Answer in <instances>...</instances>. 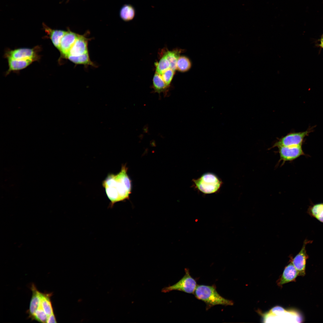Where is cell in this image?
<instances>
[{"label":"cell","instance_id":"cell-1","mask_svg":"<svg viewBox=\"0 0 323 323\" xmlns=\"http://www.w3.org/2000/svg\"><path fill=\"white\" fill-rule=\"evenodd\" d=\"M127 171L126 165H123L118 173L109 174L102 182V186L110 201L109 206L111 208L116 202L129 198L132 184Z\"/></svg>","mask_w":323,"mask_h":323},{"label":"cell","instance_id":"cell-2","mask_svg":"<svg viewBox=\"0 0 323 323\" xmlns=\"http://www.w3.org/2000/svg\"><path fill=\"white\" fill-rule=\"evenodd\" d=\"M194 294L197 299L205 303L206 310L216 305L227 306L234 304L232 301L220 295L217 291L215 285H197Z\"/></svg>","mask_w":323,"mask_h":323},{"label":"cell","instance_id":"cell-3","mask_svg":"<svg viewBox=\"0 0 323 323\" xmlns=\"http://www.w3.org/2000/svg\"><path fill=\"white\" fill-rule=\"evenodd\" d=\"M193 181L196 188L205 194H212L217 191L222 184L217 177L211 173H205Z\"/></svg>","mask_w":323,"mask_h":323},{"label":"cell","instance_id":"cell-4","mask_svg":"<svg viewBox=\"0 0 323 323\" xmlns=\"http://www.w3.org/2000/svg\"><path fill=\"white\" fill-rule=\"evenodd\" d=\"M185 274L181 279L173 285L164 288L162 292L166 293L173 290H177L194 294L197 286L196 282L191 275L188 269L185 268Z\"/></svg>","mask_w":323,"mask_h":323},{"label":"cell","instance_id":"cell-5","mask_svg":"<svg viewBox=\"0 0 323 323\" xmlns=\"http://www.w3.org/2000/svg\"><path fill=\"white\" fill-rule=\"evenodd\" d=\"M40 48L38 46L32 49L19 48L13 50H9L7 51L4 56L7 59L30 60L34 62L38 60L40 58L38 54Z\"/></svg>","mask_w":323,"mask_h":323},{"label":"cell","instance_id":"cell-6","mask_svg":"<svg viewBox=\"0 0 323 323\" xmlns=\"http://www.w3.org/2000/svg\"><path fill=\"white\" fill-rule=\"evenodd\" d=\"M309 130L289 133L279 139L271 148L281 146H301L304 138L309 134Z\"/></svg>","mask_w":323,"mask_h":323},{"label":"cell","instance_id":"cell-7","mask_svg":"<svg viewBox=\"0 0 323 323\" xmlns=\"http://www.w3.org/2000/svg\"><path fill=\"white\" fill-rule=\"evenodd\" d=\"M312 242V240H305L300 251L292 260V262L298 271L299 276H304L305 275L306 261L309 257L306 246L307 244Z\"/></svg>","mask_w":323,"mask_h":323},{"label":"cell","instance_id":"cell-8","mask_svg":"<svg viewBox=\"0 0 323 323\" xmlns=\"http://www.w3.org/2000/svg\"><path fill=\"white\" fill-rule=\"evenodd\" d=\"M280 156L279 161L284 163L293 161L304 154L301 146H281L278 147Z\"/></svg>","mask_w":323,"mask_h":323},{"label":"cell","instance_id":"cell-9","mask_svg":"<svg viewBox=\"0 0 323 323\" xmlns=\"http://www.w3.org/2000/svg\"><path fill=\"white\" fill-rule=\"evenodd\" d=\"M79 34L68 29L63 37L60 44L59 51L60 59H66L69 51L77 38Z\"/></svg>","mask_w":323,"mask_h":323},{"label":"cell","instance_id":"cell-10","mask_svg":"<svg viewBox=\"0 0 323 323\" xmlns=\"http://www.w3.org/2000/svg\"><path fill=\"white\" fill-rule=\"evenodd\" d=\"M90 40L84 34H79L70 50L67 57L69 55H78L89 52L88 46L89 41Z\"/></svg>","mask_w":323,"mask_h":323},{"label":"cell","instance_id":"cell-11","mask_svg":"<svg viewBox=\"0 0 323 323\" xmlns=\"http://www.w3.org/2000/svg\"><path fill=\"white\" fill-rule=\"evenodd\" d=\"M298 275V271L291 262L285 267L278 284L280 286L294 281Z\"/></svg>","mask_w":323,"mask_h":323},{"label":"cell","instance_id":"cell-12","mask_svg":"<svg viewBox=\"0 0 323 323\" xmlns=\"http://www.w3.org/2000/svg\"><path fill=\"white\" fill-rule=\"evenodd\" d=\"M43 27L45 31L51 39L53 45L59 50L61 39L66 31L52 29L44 24H43Z\"/></svg>","mask_w":323,"mask_h":323},{"label":"cell","instance_id":"cell-13","mask_svg":"<svg viewBox=\"0 0 323 323\" xmlns=\"http://www.w3.org/2000/svg\"><path fill=\"white\" fill-rule=\"evenodd\" d=\"M31 290L32 294L28 312L30 317L32 319L41 304V292L37 290L33 284L32 285Z\"/></svg>","mask_w":323,"mask_h":323},{"label":"cell","instance_id":"cell-14","mask_svg":"<svg viewBox=\"0 0 323 323\" xmlns=\"http://www.w3.org/2000/svg\"><path fill=\"white\" fill-rule=\"evenodd\" d=\"M153 88L155 92L160 94L163 93L165 96L167 95L169 87L163 80L161 75L156 72L153 80Z\"/></svg>","mask_w":323,"mask_h":323},{"label":"cell","instance_id":"cell-15","mask_svg":"<svg viewBox=\"0 0 323 323\" xmlns=\"http://www.w3.org/2000/svg\"><path fill=\"white\" fill-rule=\"evenodd\" d=\"M7 59L9 68L6 72V75L12 71H19L25 68L33 62L30 60H18L10 58Z\"/></svg>","mask_w":323,"mask_h":323},{"label":"cell","instance_id":"cell-16","mask_svg":"<svg viewBox=\"0 0 323 323\" xmlns=\"http://www.w3.org/2000/svg\"><path fill=\"white\" fill-rule=\"evenodd\" d=\"M67 59L76 65H83L86 67L91 65L96 67V65L90 58L89 53L76 56H68Z\"/></svg>","mask_w":323,"mask_h":323},{"label":"cell","instance_id":"cell-17","mask_svg":"<svg viewBox=\"0 0 323 323\" xmlns=\"http://www.w3.org/2000/svg\"><path fill=\"white\" fill-rule=\"evenodd\" d=\"M135 10L134 7L131 4L124 5L120 11V16L121 19L125 22H129L132 20L135 15Z\"/></svg>","mask_w":323,"mask_h":323},{"label":"cell","instance_id":"cell-18","mask_svg":"<svg viewBox=\"0 0 323 323\" xmlns=\"http://www.w3.org/2000/svg\"><path fill=\"white\" fill-rule=\"evenodd\" d=\"M307 213L311 217L323 223V202L310 206Z\"/></svg>","mask_w":323,"mask_h":323},{"label":"cell","instance_id":"cell-19","mask_svg":"<svg viewBox=\"0 0 323 323\" xmlns=\"http://www.w3.org/2000/svg\"><path fill=\"white\" fill-rule=\"evenodd\" d=\"M52 295V293H41V305L48 316L54 313L50 298Z\"/></svg>","mask_w":323,"mask_h":323},{"label":"cell","instance_id":"cell-20","mask_svg":"<svg viewBox=\"0 0 323 323\" xmlns=\"http://www.w3.org/2000/svg\"><path fill=\"white\" fill-rule=\"evenodd\" d=\"M181 52V50L175 49L172 51H167L163 54L169 61L170 68L175 71L176 69L177 61Z\"/></svg>","mask_w":323,"mask_h":323},{"label":"cell","instance_id":"cell-21","mask_svg":"<svg viewBox=\"0 0 323 323\" xmlns=\"http://www.w3.org/2000/svg\"><path fill=\"white\" fill-rule=\"evenodd\" d=\"M191 63L189 59L185 56H179L178 59L176 69L181 72L188 71L191 68Z\"/></svg>","mask_w":323,"mask_h":323},{"label":"cell","instance_id":"cell-22","mask_svg":"<svg viewBox=\"0 0 323 323\" xmlns=\"http://www.w3.org/2000/svg\"><path fill=\"white\" fill-rule=\"evenodd\" d=\"M156 73L161 75L167 70L170 68V63L166 57L163 55L159 61L155 64Z\"/></svg>","mask_w":323,"mask_h":323},{"label":"cell","instance_id":"cell-23","mask_svg":"<svg viewBox=\"0 0 323 323\" xmlns=\"http://www.w3.org/2000/svg\"><path fill=\"white\" fill-rule=\"evenodd\" d=\"M48 317L43 310L40 304L32 319L40 322L45 323L46 322Z\"/></svg>","mask_w":323,"mask_h":323},{"label":"cell","instance_id":"cell-24","mask_svg":"<svg viewBox=\"0 0 323 323\" xmlns=\"http://www.w3.org/2000/svg\"><path fill=\"white\" fill-rule=\"evenodd\" d=\"M175 72V71L170 68L165 71L161 75L164 82L169 87L174 75Z\"/></svg>","mask_w":323,"mask_h":323},{"label":"cell","instance_id":"cell-25","mask_svg":"<svg viewBox=\"0 0 323 323\" xmlns=\"http://www.w3.org/2000/svg\"><path fill=\"white\" fill-rule=\"evenodd\" d=\"M47 323H57L54 313L49 316L48 318Z\"/></svg>","mask_w":323,"mask_h":323},{"label":"cell","instance_id":"cell-26","mask_svg":"<svg viewBox=\"0 0 323 323\" xmlns=\"http://www.w3.org/2000/svg\"><path fill=\"white\" fill-rule=\"evenodd\" d=\"M320 46L323 48V35L322 36L321 40Z\"/></svg>","mask_w":323,"mask_h":323}]
</instances>
